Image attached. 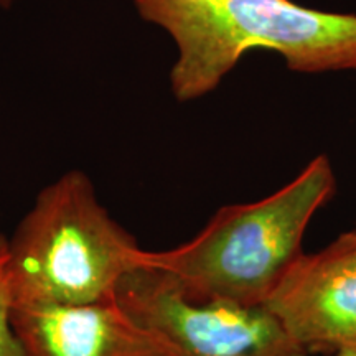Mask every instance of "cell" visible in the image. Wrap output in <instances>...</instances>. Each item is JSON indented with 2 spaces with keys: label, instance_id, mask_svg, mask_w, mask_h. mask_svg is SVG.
I'll return each mask as SVG.
<instances>
[{
  "label": "cell",
  "instance_id": "8992f818",
  "mask_svg": "<svg viewBox=\"0 0 356 356\" xmlns=\"http://www.w3.org/2000/svg\"><path fill=\"white\" fill-rule=\"evenodd\" d=\"M22 356H175L114 299L86 305L12 307Z\"/></svg>",
  "mask_w": 356,
  "mask_h": 356
},
{
  "label": "cell",
  "instance_id": "6da1fadb",
  "mask_svg": "<svg viewBox=\"0 0 356 356\" xmlns=\"http://www.w3.org/2000/svg\"><path fill=\"white\" fill-rule=\"evenodd\" d=\"M142 20L175 42L170 89L178 102L210 95L252 50L284 56L299 73L356 70V15L293 0H132Z\"/></svg>",
  "mask_w": 356,
  "mask_h": 356
},
{
  "label": "cell",
  "instance_id": "277c9868",
  "mask_svg": "<svg viewBox=\"0 0 356 356\" xmlns=\"http://www.w3.org/2000/svg\"><path fill=\"white\" fill-rule=\"evenodd\" d=\"M115 300L175 356H309L264 305L188 299L170 275L152 267L124 275Z\"/></svg>",
  "mask_w": 356,
  "mask_h": 356
},
{
  "label": "cell",
  "instance_id": "7a4b0ae2",
  "mask_svg": "<svg viewBox=\"0 0 356 356\" xmlns=\"http://www.w3.org/2000/svg\"><path fill=\"white\" fill-rule=\"evenodd\" d=\"M335 191L330 159L318 155L269 197L220 208L181 246L142 249L139 264L170 275L188 299L261 307L304 254L312 218Z\"/></svg>",
  "mask_w": 356,
  "mask_h": 356
},
{
  "label": "cell",
  "instance_id": "3957f363",
  "mask_svg": "<svg viewBox=\"0 0 356 356\" xmlns=\"http://www.w3.org/2000/svg\"><path fill=\"white\" fill-rule=\"evenodd\" d=\"M7 246L12 307L114 299L124 275L140 267L142 248L78 168L40 190Z\"/></svg>",
  "mask_w": 356,
  "mask_h": 356
},
{
  "label": "cell",
  "instance_id": "5b68a950",
  "mask_svg": "<svg viewBox=\"0 0 356 356\" xmlns=\"http://www.w3.org/2000/svg\"><path fill=\"white\" fill-rule=\"evenodd\" d=\"M264 307L310 353L356 346V238L340 234L293 262Z\"/></svg>",
  "mask_w": 356,
  "mask_h": 356
},
{
  "label": "cell",
  "instance_id": "9c48e42d",
  "mask_svg": "<svg viewBox=\"0 0 356 356\" xmlns=\"http://www.w3.org/2000/svg\"><path fill=\"white\" fill-rule=\"evenodd\" d=\"M15 2H19V0H0V3H2L3 7H10L13 6Z\"/></svg>",
  "mask_w": 356,
  "mask_h": 356
},
{
  "label": "cell",
  "instance_id": "52a82bcc",
  "mask_svg": "<svg viewBox=\"0 0 356 356\" xmlns=\"http://www.w3.org/2000/svg\"><path fill=\"white\" fill-rule=\"evenodd\" d=\"M8 246L0 234V356H22L12 328V296L8 286Z\"/></svg>",
  "mask_w": 356,
  "mask_h": 356
},
{
  "label": "cell",
  "instance_id": "ba28073f",
  "mask_svg": "<svg viewBox=\"0 0 356 356\" xmlns=\"http://www.w3.org/2000/svg\"><path fill=\"white\" fill-rule=\"evenodd\" d=\"M335 356H356V346L355 348H345L338 351V353H335Z\"/></svg>",
  "mask_w": 356,
  "mask_h": 356
},
{
  "label": "cell",
  "instance_id": "30bf717a",
  "mask_svg": "<svg viewBox=\"0 0 356 356\" xmlns=\"http://www.w3.org/2000/svg\"><path fill=\"white\" fill-rule=\"evenodd\" d=\"M353 233H355V238H356V229H353Z\"/></svg>",
  "mask_w": 356,
  "mask_h": 356
}]
</instances>
